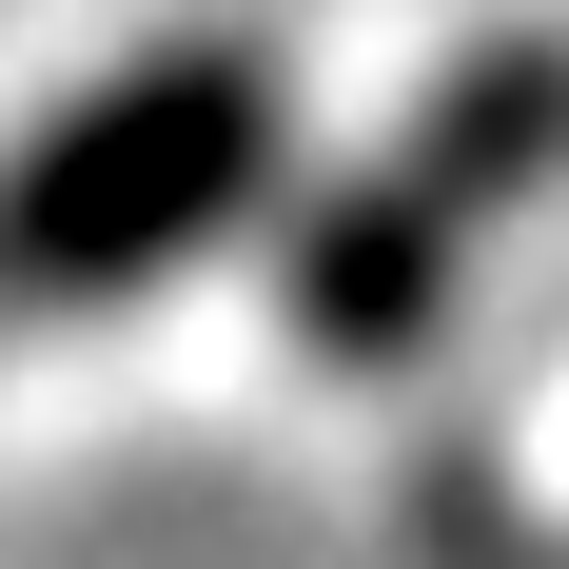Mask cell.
<instances>
[{
    "instance_id": "6da1fadb",
    "label": "cell",
    "mask_w": 569,
    "mask_h": 569,
    "mask_svg": "<svg viewBox=\"0 0 569 569\" xmlns=\"http://www.w3.org/2000/svg\"><path fill=\"white\" fill-rule=\"evenodd\" d=\"M276 197V59L256 40H177L138 79H99L79 118H40L0 158V295L99 315V295L177 276L197 236H236Z\"/></svg>"
},
{
    "instance_id": "7a4b0ae2",
    "label": "cell",
    "mask_w": 569,
    "mask_h": 569,
    "mask_svg": "<svg viewBox=\"0 0 569 569\" xmlns=\"http://www.w3.org/2000/svg\"><path fill=\"white\" fill-rule=\"evenodd\" d=\"M550 177H569V40L452 59L393 158L315 197V236H295V335L315 353H412L432 295H452V256L511 217V197H550Z\"/></svg>"
}]
</instances>
